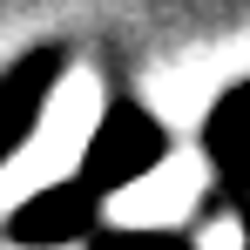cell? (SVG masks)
Masks as SVG:
<instances>
[{
  "label": "cell",
  "instance_id": "cell-1",
  "mask_svg": "<svg viewBox=\"0 0 250 250\" xmlns=\"http://www.w3.org/2000/svg\"><path fill=\"white\" fill-rule=\"evenodd\" d=\"M163 156V142H156V128L142 122L135 108L128 115H115V122L95 135V149H88V169H82V183L88 189H115V183H128V176H142V169Z\"/></svg>",
  "mask_w": 250,
  "mask_h": 250
},
{
  "label": "cell",
  "instance_id": "cell-2",
  "mask_svg": "<svg viewBox=\"0 0 250 250\" xmlns=\"http://www.w3.org/2000/svg\"><path fill=\"white\" fill-rule=\"evenodd\" d=\"M54 75H61V61H54L47 47L0 75V163L27 142V128L41 122V102H47V88H54Z\"/></svg>",
  "mask_w": 250,
  "mask_h": 250
}]
</instances>
